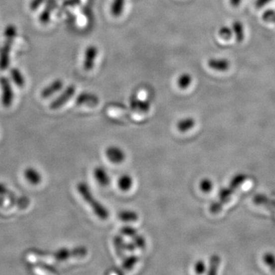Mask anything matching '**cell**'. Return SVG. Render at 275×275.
Returning a JSON list of instances; mask_svg holds the SVG:
<instances>
[{"mask_svg":"<svg viewBox=\"0 0 275 275\" xmlns=\"http://www.w3.org/2000/svg\"><path fill=\"white\" fill-rule=\"evenodd\" d=\"M274 23H275V22H274Z\"/></svg>","mask_w":275,"mask_h":275,"instance_id":"obj_37","label":"cell"},{"mask_svg":"<svg viewBox=\"0 0 275 275\" xmlns=\"http://www.w3.org/2000/svg\"><path fill=\"white\" fill-rule=\"evenodd\" d=\"M230 2L231 5L234 8H237L239 5L242 3V0H229Z\"/></svg>","mask_w":275,"mask_h":275,"instance_id":"obj_36","label":"cell"},{"mask_svg":"<svg viewBox=\"0 0 275 275\" xmlns=\"http://www.w3.org/2000/svg\"><path fill=\"white\" fill-rule=\"evenodd\" d=\"M195 125V120L191 117L181 119L177 124L178 130L182 132H186L190 130Z\"/></svg>","mask_w":275,"mask_h":275,"instance_id":"obj_17","label":"cell"},{"mask_svg":"<svg viewBox=\"0 0 275 275\" xmlns=\"http://www.w3.org/2000/svg\"><path fill=\"white\" fill-rule=\"evenodd\" d=\"M136 246H135L133 242L125 244V250L128 251V252H134L136 249Z\"/></svg>","mask_w":275,"mask_h":275,"instance_id":"obj_35","label":"cell"},{"mask_svg":"<svg viewBox=\"0 0 275 275\" xmlns=\"http://www.w3.org/2000/svg\"><path fill=\"white\" fill-rule=\"evenodd\" d=\"M63 87H64V82L61 80H55L41 91V96L43 99H48L50 96L61 91Z\"/></svg>","mask_w":275,"mask_h":275,"instance_id":"obj_9","label":"cell"},{"mask_svg":"<svg viewBox=\"0 0 275 275\" xmlns=\"http://www.w3.org/2000/svg\"><path fill=\"white\" fill-rule=\"evenodd\" d=\"M213 187V182L208 178L202 180L200 183H199V188H200L201 191H203V193H209L212 190Z\"/></svg>","mask_w":275,"mask_h":275,"instance_id":"obj_25","label":"cell"},{"mask_svg":"<svg viewBox=\"0 0 275 275\" xmlns=\"http://www.w3.org/2000/svg\"><path fill=\"white\" fill-rule=\"evenodd\" d=\"M10 75H11L12 81L18 88H22L25 86V78H24L23 75L18 68H12L10 71Z\"/></svg>","mask_w":275,"mask_h":275,"instance_id":"obj_16","label":"cell"},{"mask_svg":"<svg viewBox=\"0 0 275 275\" xmlns=\"http://www.w3.org/2000/svg\"><path fill=\"white\" fill-rule=\"evenodd\" d=\"M78 193L81 195L83 199L86 201V203L91 206L93 210L94 213L101 219H106L109 217V212L102 206L99 201L94 198L93 195L91 193V189L87 183L81 182L77 186Z\"/></svg>","mask_w":275,"mask_h":275,"instance_id":"obj_2","label":"cell"},{"mask_svg":"<svg viewBox=\"0 0 275 275\" xmlns=\"http://www.w3.org/2000/svg\"><path fill=\"white\" fill-rule=\"evenodd\" d=\"M265 262L270 266L272 270L275 271V257L272 253H267L265 256Z\"/></svg>","mask_w":275,"mask_h":275,"instance_id":"obj_31","label":"cell"},{"mask_svg":"<svg viewBox=\"0 0 275 275\" xmlns=\"http://www.w3.org/2000/svg\"><path fill=\"white\" fill-rule=\"evenodd\" d=\"M46 0H31L29 4V8L31 11H35L38 9L41 4H43Z\"/></svg>","mask_w":275,"mask_h":275,"instance_id":"obj_33","label":"cell"},{"mask_svg":"<svg viewBox=\"0 0 275 275\" xmlns=\"http://www.w3.org/2000/svg\"><path fill=\"white\" fill-rule=\"evenodd\" d=\"M208 66L212 70L220 72L228 71L230 68V62L226 58H210L207 62Z\"/></svg>","mask_w":275,"mask_h":275,"instance_id":"obj_10","label":"cell"},{"mask_svg":"<svg viewBox=\"0 0 275 275\" xmlns=\"http://www.w3.org/2000/svg\"><path fill=\"white\" fill-rule=\"evenodd\" d=\"M130 105L133 110L141 112H148L150 109V104L149 102L141 100L136 98H132L130 99Z\"/></svg>","mask_w":275,"mask_h":275,"instance_id":"obj_14","label":"cell"},{"mask_svg":"<svg viewBox=\"0 0 275 275\" xmlns=\"http://www.w3.org/2000/svg\"><path fill=\"white\" fill-rule=\"evenodd\" d=\"M262 19L266 22L274 23L275 21V10L272 8L266 10L262 14Z\"/></svg>","mask_w":275,"mask_h":275,"instance_id":"obj_26","label":"cell"},{"mask_svg":"<svg viewBox=\"0 0 275 275\" xmlns=\"http://www.w3.org/2000/svg\"><path fill=\"white\" fill-rule=\"evenodd\" d=\"M105 155L109 162L114 164L122 163L125 158V154L117 146H110L105 151Z\"/></svg>","mask_w":275,"mask_h":275,"instance_id":"obj_8","label":"cell"},{"mask_svg":"<svg viewBox=\"0 0 275 275\" xmlns=\"http://www.w3.org/2000/svg\"><path fill=\"white\" fill-rule=\"evenodd\" d=\"M16 35V27L14 25H7L4 31L3 45L0 47V71H5L9 67L10 53Z\"/></svg>","mask_w":275,"mask_h":275,"instance_id":"obj_1","label":"cell"},{"mask_svg":"<svg viewBox=\"0 0 275 275\" xmlns=\"http://www.w3.org/2000/svg\"><path fill=\"white\" fill-rule=\"evenodd\" d=\"M220 257L217 255H213L210 258L209 261V270L208 272L209 275H216L217 273L218 268L220 265Z\"/></svg>","mask_w":275,"mask_h":275,"instance_id":"obj_23","label":"cell"},{"mask_svg":"<svg viewBox=\"0 0 275 275\" xmlns=\"http://www.w3.org/2000/svg\"><path fill=\"white\" fill-rule=\"evenodd\" d=\"M192 81H193V78L191 75L187 73H184L178 78V85L181 89L186 90L191 85Z\"/></svg>","mask_w":275,"mask_h":275,"instance_id":"obj_20","label":"cell"},{"mask_svg":"<svg viewBox=\"0 0 275 275\" xmlns=\"http://www.w3.org/2000/svg\"><path fill=\"white\" fill-rule=\"evenodd\" d=\"M24 176L27 182L32 185L39 184L42 180L41 174L34 168H27L24 171Z\"/></svg>","mask_w":275,"mask_h":275,"instance_id":"obj_12","label":"cell"},{"mask_svg":"<svg viewBox=\"0 0 275 275\" xmlns=\"http://www.w3.org/2000/svg\"><path fill=\"white\" fill-rule=\"evenodd\" d=\"M194 271L198 275L204 273L205 271H206L205 262L202 260H199L198 262H196L194 266Z\"/></svg>","mask_w":275,"mask_h":275,"instance_id":"obj_32","label":"cell"},{"mask_svg":"<svg viewBox=\"0 0 275 275\" xmlns=\"http://www.w3.org/2000/svg\"><path fill=\"white\" fill-rule=\"evenodd\" d=\"M272 1V0H256V7L258 8H262Z\"/></svg>","mask_w":275,"mask_h":275,"instance_id":"obj_34","label":"cell"},{"mask_svg":"<svg viewBox=\"0 0 275 275\" xmlns=\"http://www.w3.org/2000/svg\"><path fill=\"white\" fill-rule=\"evenodd\" d=\"M99 99L98 96L91 92H81L76 99L77 105H87L90 107H95L99 104Z\"/></svg>","mask_w":275,"mask_h":275,"instance_id":"obj_7","label":"cell"},{"mask_svg":"<svg viewBox=\"0 0 275 275\" xmlns=\"http://www.w3.org/2000/svg\"><path fill=\"white\" fill-rule=\"evenodd\" d=\"M132 183H133V181L132 178H131L129 175H122L120 178H119V182H118V185L119 187L120 188L121 190L122 191H128L132 187Z\"/></svg>","mask_w":275,"mask_h":275,"instance_id":"obj_19","label":"cell"},{"mask_svg":"<svg viewBox=\"0 0 275 275\" xmlns=\"http://www.w3.org/2000/svg\"><path fill=\"white\" fill-rule=\"evenodd\" d=\"M94 178L96 179V182L99 183L101 186H107L109 185V182H110V178H109V175H108L107 172L104 170L103 168H100V167H97V168L94 169Z\"/></svg>","mask_w":275,"mask_h":275,"instance_id":"obj_13","label":"cell"},{"mask_svg":"<svg viewBox=\"0 0 275 275\" xmlns=\"http://www.w3.org/2000/svg\"><path fill=\"white\" fill-rule=\"evenodd\" d=\"M76 92V88L74 85L68 87V88L65 89V91L58 96L56 99H54L50 104V109H58L59 108L62 107L63 105H65L68 101L71 99Z\"/></svg>","mask_w":275,"mask_h":275,"instance_id":"obj_5","label":"cell"},{"mask_svg":"<svg viewBox=\"0 0 275 275\" xmlns=\"http://www.w3.org/2000/svg\"><path fill=\"white\" fill-rule=\"evenodd\" d=\"M88 251L87 248L84 246H78V247L73 248V249H67L62 248L58 249L56 252L52 253V256L55 260L59 262L68 260L70 259L75 258H84L88 256Z\"/></svg>","mask_w":275,"mask_h":275,"instance_id":"obj_3","label":"cell"},{"mask_svg":"<svg viewBox=\"0 0 275 275\" xmlns=\"http://www.w3.org/2000/svg\"><path fill=\"white\" fill-rule=\"evenodd\" d=\"M114 246L115 248V252L117 253L119 258L123 259L125 256V243L121 236H115L113 240Z\"/></svg>","mask_w":275,"mask_h":275,"instance_id":"obj_21","label":"cell"},{"mask_svg":"<svg viewBox=\"0 0 275 275\" xmlns=\"http://www.w3.org/2000/svg\"><path fill=\"white\" fill-rule=\"evenodd\" d=\"M119 219L123 222H135L139 219L137 213L132 210H123L119 214Z\"/></svg>","mask_w":275,"mask_h":275,"instance_id":"obj_22","label":"cell"},{"mask_svg":"<svg viewBox=\"0 0 275 275\" xmlns=\"http://www.w3.org/2000/svg\"><path fill=\"white\" fill-rule=\"evenodd\" d=\"M232 32L238 42H242L245 38L244 25L240 21H235L232 24Z\"/></svg>","mask_w":275,"mask_h":275,"instance_id":"obj_15","label":"cell"},{"mask_svg":"<svg viewBox=\"0 0 275 275\" xmlns=\"http://www.w3.org/2000/svg\"><path fill=\"white\" fill-rule=\"evenodd\" d=\"M132 239H133V242L135 243L137 248H139V249H144V248L145 247L146 242H145V239H144L143 236H139V235L137 234L136 236L132 238Z\"/></svg>","mask_w":275,"mask_h":275,"instance_id":"obj_30","label":"cell"},{"mask_svg":"<svg viewBox=\"0 0 275 275\" xmlns=\"http://www.w3.org/2000/svg\"><path fill=\"white\" fill-rule=\"evenodd\" d=\"M56 0H47L45 8L39 15V21L41 24L46 25L51 21V13L56 7Z\"/></svg>","mask_w":275,"mask_h":275,"instance_id":"obj_11","label":"cell"},{"mask_svg":"<svg viewBox=\"0 0 275 275\" xmlns=\"http://www.w3.org/2000/svg\"><path fill=\"white\" fill-rule=\"evenodd\" d=\"M0 88L2 90L1 102L2 105L5 108L10 107L13 102L14 92L8 78L5 77L0 78Z\"/></svg>","mask_w":275,"mask_h":275,"instance_id":"obj_4","label":"cell"},{"mask_svg":"<svg viewBox=\"0 0 275 275\" xmlns=\"http://www.w3.org/2000/svg\"><path fill=\"white\" fill-rule=\"evenodd\" d=\"M121 233L124 236H128V237L133 238L134 236H136L137 230L134 228L129 227V226H125L121 229Z\"/></svg>","mask_w":275,"mask_h":275,"instance_id":"obj_29","label":"cell"},{"mask_svg":"<svg viewBox=\"0 0 275 275\" xmlns=\"http://www.w3.org/2000/svg\"><path fill=\"white\" fill-rule=\"evenodd\" d=\"M219 35L223 39L229 40L233 35L232 28L228 26H222L219 30Z\"/></svg>","mask_w":275,"mask_h":275,"instance_id":"obj_27","label":"cell"},{"mask_svg":"<svg viewBox=\"0 0 275 275\" xmlns=\"http://www.w3.org/2000/svg\"><path fill=\"white\" fill-rule=\"evenodd\" d=\"M125 0H112L111 13L113 16L119 17L123 12Z\"/></svg>","mask_w":275,"mask_h":275,"instance_id":"obj_18","label":"cell"},{"mask_svg":"<svg viewBox=\"0 0 275 275\" xmlns=\"http://www.w3.org/2000/svg\"><path fill=\"white\" fill-rule=\"evenodd\" d=\"M138 262H139V258L136 256H130L125 258L122 262V269L126 271L132 270Z\"/></svg>","mask_w":275,"mask_h":275,"instance_id":"obj_24","label":"cell"},{"mask_svg":"<svg viewBox=\"0 0 275 275\" xmlns=\"http://www.w3.org/2000/svg\"><path fill=\"white\" fill-rule=\"evenodd\" d=\"M99 50L95 45H90L84 52V69L87 71H91L95 65Z\"/></svg>","mask_w":275,"mask_h":275,"instance_id":"obj_6","label":"cell"},{"mask_svg":"<svg viewBox=\"0 0 275 275\" xmlns=\"http://www.w3.org/2000/svg\"><path fill=\"white\" fill-rule=\"evenodd\" d=\"M15 196H16L15 193L11 191L3 183H0V196H5L9 199V198L14 197Z\"/></svg>","mask_w":275,"mask_h":275,"instance_id":"obj_28","label":"cell"}]
</instances>
